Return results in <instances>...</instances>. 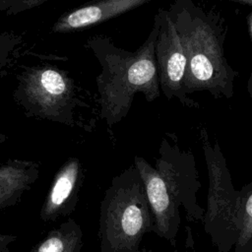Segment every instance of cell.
<instances>
[{
	"label": "cell",
	"instance_id": "cell-1",
	"mask_svg": "<svg viewBox=\"0 0 252 252\" xmlns=\"http://www.w3.org/2000/svg\"><path fill=\"white\" fill-rule=\"evenodd\" d=\"M158 25L154 26L142 45L134 51L118 47L104 35L88 39L86 46L94 53L101 71L95 78L99 118L111 130L131 109L136 94L148 102L159 97L160 87L155 46Z\"/></svg>",
	"mask_w": 252,
	"mask_h": 252
},
{
	"label": "cell",
	"instance_id": "cell-22",
	"mask_svg": "<svg viewBox=\"0 0 252 252\" xmlns=\"http://www.w3.org/2000/svg\"><path fill=\"white\" fill-rule=\"evenodd\" d=\"M0 252H10V250L8 247H2L0 248Z\"/></svg>",
	"mask_w": 252,
	"mask_h": 252
},
{
	"label": "cell",
	"instance_id": "cell-11",
	"mask_svg": "<svg viewBox=\"0 0 252 252\" xmlns=\"http://www.w3.org/2000/svg\"><path fill=\"white\" fill-rule=\"evenodd\" d=\"M39 176L33 160L9 158L0 164V211L18 204Z\"/></svg>",
	"mask_w": 252,
	"mask_h": 252
},
{
	"label": "cell",
	"instance_id": "cell-2",
	"mask_svg": "<svg viewBox=\"0 0 252 252\" xmlns=\"http://www.w3.org/2000/svg\"><path fill=\"white\" fill-rule=\"evenodd\" d=\"M180 36L187 66L184 91L208 92L215 98H231L238 72L224 56L225 19L194 0H174L167 8Z\"/></svg>",
	"mask_w": 252,
	"mask_h": 252
},
{
	"label": "cell",
	"instance_id": "cell-13",
	"mask_svg": "<svg viewBox=\"0 0 252 252\" xmlns=\"http://www.w3.org/2000/svg\"><path fill=\"white\" fill-rule=\"evenodd\" d=\"M237 228L238 239L234 252L240 251L252 238V180L239 190Z\"/></svg>",
	"mask_w": 252,
	"mask_h": 252
},
{
	"label": "cell",
	"instance_id": "cell-6",
	"mask_svg": "<svg viewBox=\"0 0 252 252\" xmlns=\"http://www.w3.org/2000/svg\"><path fill=\"white\" fill-rule=\"evenodd\" d=\"M155 167L177 204L184 208L187 220L203 221L205 210L197 201L201 182L193 153L180 148L175 138L171 143L164 137L159 145Z\"/></svg>",
	"mask_w": 252,
	"mask_h": 252
},
{
	"label": "cell",
	"instance_id": "cell-23",
	"mask_svg": "<svg viewBox=\"0 0 252 252\" xmlns=\"http://www.w3.org/2000/svg\"><path fill=\"white\" fill-rule=\"evenodd\" d=\"M138 252H149V251L146 248H142V249H139Z\"/></svg>",
	"mask_w": 252,
	"mask_h": 252
},
{
	"label": "cell",
	"instance_id": "cell-18",
	"mask_svg": "<svg viewBox=\"0 0 252 252\" xmlns=\"http://www.w3.org/2000/svg\"><path fill=\"white\" fill-rule=\"evenodd\" d=\"M17 0H0V12H7Z\"/></svg>",
	"mask_w": 252,
	"mask_h": 252
},
{
	"label": "cell",
	"instance_id": "cell-9",
	"mask_svg": "<svg viewBox=\"0 0 252 252\" xmlns=\"http://www.w3.org/2000/svg\"><path fill=\"white\" fill-rule=\"evenodd\" d=\"M84 167L78 158H69L55 173L42 203L39 217L44 222L56 221L75 210L84 183Z\"/></svg>",
	"mask_w": 252,
	"mask_h": 252
},
{
	"label": "cell",
	"instance_id": "cell-7",
	"mask_svg": "<svg viewBox=\"0 0 252 252\" xmlns=\"http://www.w3.org/2000/svg\"><path fill=\"white\" fill-rule=\"evenodd\" d=\"M154 20L158 25L155 52L160 91L167 99L176 98L186 107L199 108L200 104L188 97L184 91L186 56L167 9L159 8Z\"/></svg>",
	"mask_w": 252,
	"mask_h": 252
},
{
	"label": "cell",
	"instance_id": "cell-21",
	"mask_svg": "<svg viewBox=\"0 0 252 252\" xmlns=\"http://www.w3.org/2000/svg\"><path fill=\"white\" fill-rule=\"evenodd\" d=\"M6 140H7V136H6L5 134H3V133L0 132V146H1ZM0 164H1V162H0Z\"/></svg>",
	"mask_w": 252,
	"mask_h": 252
},
{
	"label": "cell",
	"instance_id": "cell-5",
	"mask_svg": "<svg viewBox=\"0 0 252 252\" xmlns=\"http://www.w3.org/2000/svg\"><path fill=\"white\" fill-rule=\"evenodd\" d=\"M200 141L208 169L209 189L204 229L218 252H229L238 239V195L232 185L225 158L218 141L212 143L206 128L200 130Z\"/></svg>",
	"mask_w": 252,
	"mask_h": 252
},
{
	"label": "cell",
	"instance_id": "cell-14",
	"mask_svg": "<svg viewBox=\"0 0 252 252\" xmlns=\"http://www.w3.org/2000/svg\"><path fill=\"white\" fill-rule=\"evenodd\" d=\"M23 35L14 32H0V80L4 78L20 55Z\"/></svg>",
	"mask_w": 252,
	"mask_h": 252
},
{
	"label": "cell",
	"instance_id": "cell-20",
	"mask_svg": "<svg viewBox=\"0 0 252 252\" xmlns=\"http://www.w3.org/2000/svg\"><path fill=\"white\" fill-rule=\"evenodd\" d=\"M228 1L235 2V3L241 4V5H248V6L252 7V0H228Z\"/></svg>",
	"mask_w": 252,
	"mask_h": 252
},
{
	"label": "cell",
	"instance_id": "cell-8",
	"mask_svg": "<svg viewBox=\"0 0 252 252\" xmlns=\"http://www.w3.org/2000/svg\"><path fill=\"white\" fill-rule=\"evenodd\" d=\"M142 178L149 206L154 218V232L176 246V236L181 224L179 205L170 194L164 180L155 166L144 158L136 156L134 163Z\"/></svg>",
	"mask_w": 252,
	"mask_h": 252
},
{
	"label": "cell",
	"instance_id": "cell-12",
	"mask_svg": "<svg viewBox=\"0 0 252 252\" xmlns=\"http://www.w3.org/2000/svg\"><path fill=\"white\" fill-rule=\"evenodd\" d=\"M83 245L81 226L74 220L68 219L51 229L30 252H81Z\"/></svg>",
	"mask_w": 252,
	"mask_h": 252
},
{
	"label": "cell",
	"instance_id": "cell-15",
	"mask_svg": "<svg viewBox=\"0 0 252 252\" xmlns=\"http://www.w3.org/2000/svg\"><path fill=\"white\" fill-rule=\"evenodd\" d=\"M49 0H17L6 12L7 16H15L32 8L38 7Z\"/></svg>",
	"mask_w": 252,
	"mask_h": 252
},
{
	"label": "cell",
	"instance_id": "cell-19",
	"mask_svg": "<svg viewBox=\"0 0 252 252\" xmlns=\"http://www.w3.org/2000/svg\"><path fill=\"white\" fill-rule=\"evenodd\" d=\"M238 252H252V238L248 241V243Z\"/></svg>",
	"mask_w": 252,
	"mask_h": 252
},
{
	"label": "cell",
	"instance_id": "cell-4",
	"mask_svg": "<svg viewBox=\"0 0 252 252\" xmlns=\"http://www.w3.org/2000/svg\"><path fill=\"white\" fill-rule=\"evenodd\" d=\"M16 80L12 95L27 117L88 128L82 114L92 105L66 70L45 63L28 65L23 66Z\"/></svg>",
	"mask_w": 252,
	"mask_h": 252
},
{
	"label": "cell",
	"instance_id": "cell-10",
	"mask_svg": "<svg viewBox=\"0 0 252 252\" xmlns=\"http://www.w3.org/2000/svg\"><path fill=\"white\" fill-rule=\"evenodd\" d=\"M153 0H92L62 14L51 26L53 33H66L83 31L136 8Z\"/></svg>",
	"mask_w": 252,
	"mask_h": 252
},
{
	"label": "cell",
	"instance_id": "cell-17",
	"mask_svg": "<svg viewBox=\"0 0 252 252\" xmlns=\"http://www.w3.org/2000/svg\"><path fill=\"white\" fill-rule=\"evenodd\" d=\"M16 239H17L16 235L0 233V248L8 247V245L11 244L12 242H14Z\"/></svg>",
	"mask_w": 252,
	"mask_h": 252
},
{
	"label": "cell",
	"instance_id": "cell-16",
	"mask_svg": "<svg viewBox=\"0 0 252 252\" xmlns=\"http://www.w3.org/2000/svg\"><path fill=\"white\" fill-rule=\"evenodd\" d=\"M246 20H247L248 32H249L250 40H251V45H252V11H251L250 14L247 16ZM247 91H248V94H249L250 97L252 98V66H251V72H250V75H249V79H248V82H247Z\"/></svg>",
	"mask_w": 252,
	"mask_h": 252
},
{
	"label": "cell",
	"instance_id": "cell-3",
	"mask_svg": "<svg viewBox=\"0 0 252 252\" xmlns=\"http://www.w3.org/2000/svg\"><path fill=\"white\" fill-rule=\"evenodd\" d=\"M99 252H138L155 222L142 178L134 164L114 176L99 207Z\"/></svg>",
	"mask_w": 252,
	"mask_h": 252
}]
</instances>
